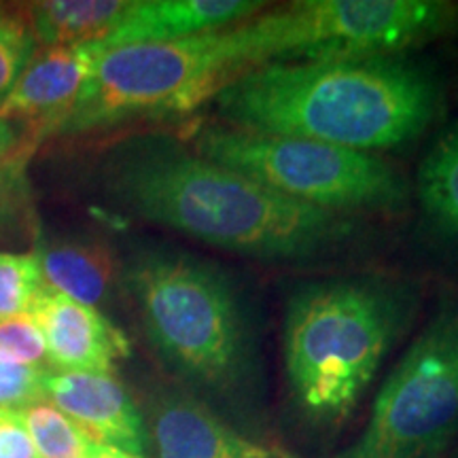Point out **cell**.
Listing matches in <instances>:
<instances>
[{
	"label": "cell",
	"mask_w": 458,
	"mask_h": 458,
	"mask_svg": "<svg viewBox=\"0 0 458 458\" xmlns=\"http://www.w3.org/2000/svg\"><path fill=\"white\" fill-rule=\"evenodd\" d=\"M43 286L37 253L0 250V320L28 314Z\"/></svg>",
	"instance_id": "ffe728a7"
},
{
	"label": "cell",
	"mask_w": 458,
	"mask_h": 458,
	"mask_svg": "<svg viewBox=\"0 0 458 458\" xmlns=\"http://www.w3.org/2000/svg\"><path fill=\"white\" fill-rule=\"evenodd\" d=\"M28 314L37 320L47 344L49 368L55 371L113 374L114 363L130 354L125 335L98 308L43 286Z\"/></svg>",
	"instance_id": "30bf717a"
},
{
	"label": "cell",
	"mask_w": 458,
	"mask_h": 458,
	"mask_svg": "<svg viewBox=\"0 0 458 458\" xmlns=\"http://www.w3.org/2000/svg\"><path fill=\"white\" fill-rule=\"evenodd\" d=\"M148 342L187 380L227 393L250 368V331L225 274L174 253H140L123 272Z\"/></svg>",
	"instance_id": "277c9868"
},
{
	"label": "cell",
	"mask_w": 458,
	"mask_h": 458,
	"mask_svg": "<svg viewBox=\"0 0 458 458\" xmlns=\"http://www.w3.org/2000/svg\"><path fill=\"white\" fill-rule=\"evenodd\" d=\"M196 156L249 176L293 202L329 210H391L408 198V182L374 153L327 142L255 134L236 128H206Z\"/></svg>",
	"instance_id": "8992f818"
},
{
	"label": "cell",
	"mask_w": 458,
	"mask_h": 458,
	"mask_svg": "<svg viewBox=\"0 0 458 458\" xmlns=\"http://www.w3.org/2000/svg\"><path fill=\"white\" fill-rule=\"evenodd\" d=\"M88 458H145L140 454H131L128 450L114 448V445H106V444H91V448L88 452Z\"/></svg>",
	"instance_id": "cb8c5ba5"
},
{
	"label": "cell",
	"mask_w": 458,
	"mask_h": 458,
	"mask_svg": "<svg viewBox=\"0 0 458 458\" xmlns=\"http://www.w3.org/2000/svg\"><path fill=\"white\" fill-rule=\"evenodd\" d=\"M130 0H45L28 3L34 37L41 47L85 45L106 38Z\"/></svg>",
	"instance_id": "9a60e30c"
},
{
	"label": "cell",
	"mask_w": 458,
	"mask_h": 458,
	"mask_svg": "<svg viewBox=\"0 0 458 458\" xmlns=\"http://www.w3.org/2000/svg\"><path fill=\"white\" fill-rule=\"evenodd\" d=\"M408 318V297L377 280H327L286 303L284 371L297 410L329 427L357 408Z\"/></svg>",
	"instance_id": "3957f363"
},
{
	"label": "cell",
	"mask_w": 458,
	"mask_h": 458,
	"mask_svg": "<svg viewBox=\"0 0 458 458\" xmlns=\"http://www.w3.org/2000/svg\"><path fill=\"white\" fill-rule=\"evenodd\" d=\"M215 102L236 130L374 153L418 139L437 113L439 91L403 55H354L255 66Z\"/></svg>",
	"instance_id": "6da1fadb"
},
{
	"label": "cell",
	"mask_w": 458,
	"mask_h": 458,
	"mask_svg": "<svg viewBox=\"0 0 458 458\" xmlns=\"http://www.w3.org/2000/svg\"><path fill=\"white\" fill-rule=\"evenodd\" d=\"M458 7L437 0H306L216 32L232 81L250 68L300 60L401 55L444 37Z\"/></svg>",
	"instance_id": "5b68a950"
},
{
	"label": "cell",
	"mask_w": 458,
	"mask_h": 458,
	"mask_svg": "<svg viewBox=\"0 0 458 458\" xmlns=\"http://www.w3.org/2000/svg\"><path fill=\"white\" fill-rule=\"evenodd\" d=\"M216 32L102 49L57 134H85L130 119L193 111L229 83Z\"/></svg>",
	"instance_id": "52a82bcc"
},
{
	"label": "cell",
	"mask_w": 458,
	"mask_h": 458,
	"mask_svg": "<svg viewBox=\"0 0 458 458\" xmlns=\"http://www.w3.org/2000/svg\"><path fill=\"white\" fill-rule=\"evenodd\" d=\"M416 191L428 219L458 238V123L444 131L422 159Z\"/></svg>",
	"instance_id": "2e32d148"
},
{
	"label": "cell",
	"mask_w": 458,
	"mask_h": 458,
	"mask_svg": "<svg viewBox=\"0 0 458 458\" xmlns=\"http://www.w3.org/2000/svg\"><path fill=\"white\" fill-rule=\"evenodd\" d=\"M37 51L26 4H0V102L13 88Z\"/></svg>",
	"instance_id": "d6986e66"
},
{
	"label": "cell",
	"mask_w": 458,
	"mask_h": 458,
	"mask_svg": "<svg viewBox=\"0 0 458 458\" xmlns=\"http://www.w3.org/2000/svg\"><path fill=\"white\" fill-rule=\"evenodd\" d=\"M43 283L55 293L98 308L117 280V261L100 240L62 238L41 242L34 250Z\"/></svg>",
	"instance_id": "5bb4252c"
},
{
	"label": "cell",
	"mask_w": 458,
	"mask_h": 458,
	"mask_svg": "<svg viewBox=\"0 0 458 458\" xmlns=\"http://www.w3.org/2000/svg\"><path fill=\"white\" fill-rule=\"evenodd\" d=\"M100 54V41L37 49L0 102V119L38 142L57 134L77 105Z\"/></svg>",
	"instance_id": "9c48e42d"
},
{
	"label": "cell",
	"mask_w": 458,
	"mask_h": 458,
	"mask_svg": "<svg viewBox=\"0 0 458 458\" xmlns=\"http://www.w3.org/2000/svg\"><path fill=\"white\" fill-rule=\"evenodd\" d=\"M458 439V301H444L376 394L340 458H433Z\"/></svg>",
	"instance_id": "ba28073f"
},
{
	"label": "cell",
	"mask_w": 458,
	"mask_h": 458,
	"mask_svg": "<svg viewBox=\"0 0 458 458\" xmlns=\"http://www.w3.org/2000/svg\"><path fill=\"white\" fill-rule=\"evenodd\" d=\"M157 458H280L229 427L208 405L182 391H164L148 401L145 416Z\"/></svg>",
	"instance_id": "7c38bea8"
},
{
	"label": "cell",
	"mask_w": 458,
	"mask_h": 458,
	"mask_svg": "<svg viewBox=\"0 0 458 458\" xmlns=\"http://www.w3.org/2000/svg\"><path fill=\"white\" fill-rule=\"evenodd\" d=\"M38 140L0 119V227L17 221L28 204L26 165Z\"/></svg>",
	"instance_id": "ac0fdd59"
},
{
	"label": "cell",
	"mask_w": 458,
	"mask_h": 458,
	"mask_svg": "<svg viewBox=\"0 0 458 458\" xmlns=\"http://www.w3.org/2000/svg\"><path fill=\"white\" fill-rule=\"evenodd\" d=\"M49 369L0 363V408L24 410L45 397V376Z\"/></svg>",
	"instance_id": "7402d4cb"
},
{
	"label": "cell",
	"mask_w": 458,
	"mask_h": 458,
	"mask_svg": "<svg viewBox=\"0 0 458 458\" xmlns=\"http://www.w3.org/2000/svg\"><path fill=\"white\" fill-rule=\"evenodd\" d=\"M45 397L77 422L91 442L145 456L148 445L145 416L113 374L47 371Z\"/></svg>",
	"instance_id": "8fae6325"
},
{
	"label": "cell",
	"mask_w": 458,
	"mask_h": 458,
	"mask_svg": "<svg viewBox=\"0 0 458 458\" xmlns=\"http://www.w3.org/2000/svg\"><path fill=\"white\" fill-rule=\"evenodd\" d=\"M111 189L142 219L259 259H306L352 233L348 216L280 196L249 176L165 145L117 159Z\"/></svg>",
	"instance_id": "7a4b0ae2"
},
{
	"label": "cell",
	"mask_w": 458,
	"mask_h": 458,
	"mask_svg": "<svg viewBox=\"0 0 458 458\" xmlns=\"http://www.w3.org/2000/svg\"><path fill=\"white\" fill-rule=\"evenodd\" d=\"M0 363L47 369V344L30 314L0 320Z\"/></svg>",
	"instance_id": "44dd1931"
},
{
	"label": "cell",
	"mask_w": 458,
	"mask_h": 458,
	"mask_svg": "<svg viewBox=\"0 0 458 458\" xmlns=\"http://www.w3.org/2000/svg\"><path fill=\"white\" fill-rule=\"evenodd\" d=\"M257 0H130L128 9L100 47L168 43L223 30L261 13Z\"/></svg>",
	"instance_id": "4fadbf2b"
},
{
	"label": "cell",
	"mask_w": 458,
	"mask_h": 458,
	"mask_svg": "<svg viewBox=\"0 0 458 458\" xmlns=\"http://www.w3.org/2000/svg\"><path fill=\"white\" fill-rule=\"evenodd\" d=\"M38 458H88L89 435L49 399L20 410Z\"/></svg>",
	"instance_id": "e0dca14e"
},
{
	"label": "cell",
	"mask_w": 458,
	"mask_h": 458,
	"mask_svg": "<svg viewBox=\"0 0 458 458\" xmlns=\"http://www.w3.org/2000/svg\"><path fill=\"white\" fill-rule=\"evenodd\" d=\"M0 458H38L20 410L0 408Z\"/></svg>",
	"instance_id": "603a6c76"
}]
</instances>
